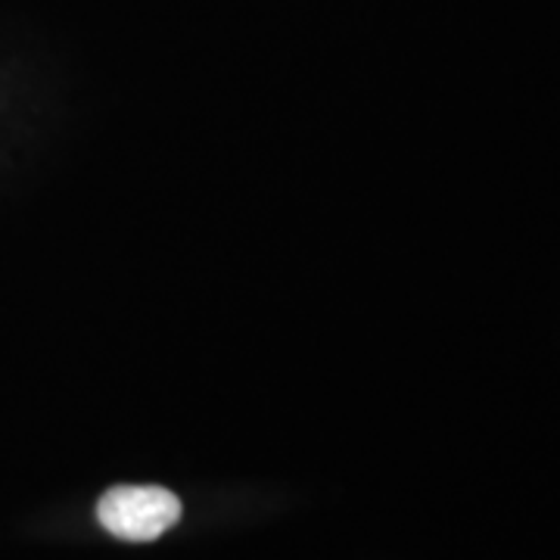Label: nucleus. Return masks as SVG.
<instances>
[{"label":"nucleus","mask_w":560,"mask_h":560,"mask_svg":"<svg viewBox=\"0 0 560 560\" xmlns=\"http://www.w3.org/2000/svg\"><path fill=\"white\" fill-rule=\"evenodd\" d=\"M97 521L121 541H153L180 521V501L162 486H113L97 501Z\"/></svg>","instance_id":"nucleus-1"}]
</instances>
